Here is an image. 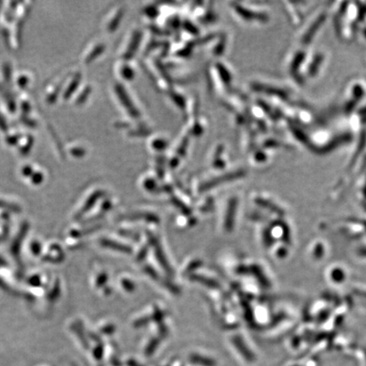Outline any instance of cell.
<instances>
[{
    "mask_svg": "<svg viewBox=\"0 0 366 366\" xmlns=\"http://www.w3.org/2000/svg\"><path fill=\"white\" fill-rule=\"evenodd\" d=\"M324 19V16H319V18L314 21V24H313V26H311V27L308 30L306 35L303 37V42H304V43H308V42H310L311 37H314V33L316 32L318 28H319V26H322V23H323Z\"/></svg>",
    "mask_w": 366,
    "mask_h": 366,
    "instance_id": "cell-1",
    "label": "cell"
},
{
    "mask_svg": "<svg viewBox=\"0 0 366 366\" xmlns=\"http://www.w3.org/2000/svg\"><path fill=\"white\" fill-rule=\"evenodd\" d=\"M238 175H239V173L238 172H235L233 173V174H227V175H223V177L220 178H217V179H214V180H212L211 181H209V182L207 183V184H205L204 187H203V189H204V190H206V189H209V188H212V187H215V184L220 180V182H222V181H226V180H233V179H236V178L238 177Z\"/></svg>",
    "mask_w": 366,
    "mask_h": 366,
    "instance_id": "cell-2",
    "label": "cell"
},
{
    "mask_svg": "<svg viewBox=\"0 0 366 366\" xmlns=\"http://www.w3.org/2000/svg\"><path fill=\"white\" fill-rule=\"evenodd\" d=\"M236 202L233 200L231 203L230 206L228 208L227 215H226V220H225V228L227 230H230L233 227V220H234V214H235Z\"/></svg>",
    "mask_w": 366,
    "mask_h": 366,
    "instance_id": "cell-3",
    "label": "cell"
}]
</instances>
